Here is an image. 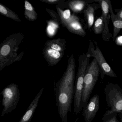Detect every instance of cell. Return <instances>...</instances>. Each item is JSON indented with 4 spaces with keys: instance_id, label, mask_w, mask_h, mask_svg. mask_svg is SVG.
I'll list each match as a JSON object with an SVG mask.
<instances>
[{
    "instance_id": "obj_1",
    "label": "cell",
    "mask_w": 122,
    "mask_h": 122,
    "mask_svg": "<svg viewBox=\"0 0 122 122\" xmlns=\"http://www.w3.org/2000/svg\"><path fill=\"white\" fill-rule=\"evenodd\" d=\"M76 63L72 54L67 61L66 69L54 87V95L59 117L62 122H68L74 94Z\"/></svg>"
},
{
    "instance_id": "obj_2",
    "label": "cell",
    "mask_w": 122,
    "mask_h": 122,
    "mask_svg": "<svg viewBox=\"0 0 122 122\" xmlns=\"http://www.w3.org/2000/svg\"><path fill=\"white\" fill-rule=\"evenodd\" d=\"M89 62V58L85 54L81 55L79 57V67L74 86V111L75 115L79 114L83 109L81 101L84 78Z\"/></svg>"
},
{
    "instance_id": "obj_3",
    "label": "cell",
    "mask_w": 122,
    "mask_h": 122,
    "mask_svg": "<svg viewBox=\"0 0 122 122\" xmlns=\"http://www.w3.org/2000/svg\"><path fill=\"white\" fill-rule=\"evenodd\" d=\"M107 105L111 108L104 115L102 120H105L114 114L122 113V89L117 84L109 83L104 89Z\"/></svg>"
},
{
    "instance_id": "obj_4",
    "label": "cell",
    "mask_w": 122,
    "mask_h": 122,
    "mask_svg": "<svg viewBox=\"0 0 122 122\" xmlns=\"http://www.w3.org/2000/svg\"><path fill=\"white\" fill-rule=\"evenodd\" d=\"M100 73V69L99 64L96 59L94 58L88 66L84 78L81 101L83 109L88 103Z\"/></svg>"
},
{
    "instance_id": "obj_5",
    "label": "cell",
    "mask_w": 122,
    "mask_h": 122,
    "mask_svg": "<svg viewBox=\"0 0 122 122\" xmlns=\"http://www.w3.org/2000/svg\"><path fill=\"white\" fill-rule=\"evenodd\" d=\"M66 40L58 38L46 41L43 50L44 57L51 66H56L64 55Z\"/></svg>"
},
{
    "instance_id": "obj_6",
    "label": "cell",
    "mask_w": 122,
    "mask_h": 122,
    "mask_svg": "<svg viewBox=\"0 0 122 122\" xmlns=\"http://www.w3.org/2000/svg\"><path fill=\"white\" fill-rule=\"evenodd\" d=\"M2 105L3 109L1 117L10 114L16 108L20 100V90L16 84L12 83L6 87L1 91Z\"/></svg>"
},
{
    "instance_id": "obj_7",
    "label": "cell",
    "mask_w": 122,
    "mask_h": 122,
    "mask_svg": "<svg viewBox=\"0 0 122 122\" xmlns=\"http://www.w3.org/2000/svg\"><path fill=\"white\" fill-rule=\"evenodd\" d=\"M24 38V34L19 33L10 35L4 39L0 44V62L17 53Z\"/></svg>"
},
{
    "instance_id": "obj_8",
    "label": "cell",
    "mask_w": 122,
    "mask_h": 122,
    "mask_svg": "<svg viewBox=\"0 0 122 122\" xmlns=\"http://www.w3.org/2000/svg\"><path fill=\"white\" fill-rule=\"evenodd\" d=\"M95 43L96 47L95 49L93 43L92 41H90L88 52L87 53L90 58L92 57L97 60L100 68L102 79H103L105 75L111 77L117 78V76L107 62L100 49L98 47L97 42L95 41Z\"/></svg>"
},
{
    "instance_id": "obj_9",
    "label": "cell",
    "mask_w": 122,
    "mask_h": 122,
    "mask_svg": "<svg viewBox=\"0 0 122 122\" xmlns=\"http://www.w3.org/2000/svg\"><path fill=\"white\" fill-rule=\"evenodd\" d=\"M98 2L102 9V16L104 23V28L102 32V39L105 41H109L112 37V34L109 30V23L110 6L111 2L109 0H99L94 1Z\"/></svg>"
},
{
    "instance_id": "obj_10",
    "label": "cell",
    "mask_w": 122,
    "mask_h": 122,
    "mask_svg": "<svg viewBox=\"0 0 122 122\" xmlns=\"http://www.w3.org/2000/svg\"><path fill=\"white\" fill-rule=\"evenodd\" d=\"M99 107V96H93L83 110V116L85 122H92L95 117Z\"/></svg>"
},
{
    "instance_id": "obj_11",
    "label": "cell",
    "mask_w": 122,
    "mask_h": 122,
    "mask_svg": "<svg viewBox=\"0 0 122 122\" xmlns=\"http://www.w3.org/2000/svg\"><path fill=\"white\" fill-rule=\"evenodd\" d=\"M44 90V88H42L37 94L30 104L25 114L19 122H31L35 111L38 105L39 100L41 97Z\"/></svg>"
},
{
    "instance_id": "obj_12",
    "label": "cell",
    "mask_w": 122,
    "mask_h": 122,
    "mask_svg": "<svg viewBox=\"0 0 122 122\" xmlns=\"http://www.w3.org/2000/svg\"><path fill=\"white\" fill-rule=\"evenodd\" d=\"M65 27L70 32L72 33L82 37H84L86 35V32L80 22L79 18L78 16L69 21L66 25Z\"/></svg>"
},
{
    "instance_id": "obj_13",
    "label": "cell",
    "mask_w": 122,
    "mask_h": 122,
    "mask_svg": "<svg viewBox=\"0 0 122 122\" xmlns=\"http://www.w3.org/2000/svg\"><path fill=\"white\" fill-rule=\"evenodd\" d=\"M100 6V5L97 4H87V6L84 10V16L88 29H90L93 26L94 21L95 12Z\"/></svg>"
},
{
    "instance_id": "obj_14",
    "label": "cell",
    "mask_w": 122,
    "mask_h": 122,
    "mask_svg": "<svg viewBox=\"0 0 122 122\" xmlns=\"http://www.w3.org/2000/svg\"><path fill=\"white\" fill-rule=\"evenodd\" d=\"M56 8L61 23L65 27L69 21L77 16L75 14H71V11L69 9L62 10L58 5H56Z\"/></svg>"
},
{
    "instance_id": "obj_15",
    "label": "cell",
    "mask_w": 122,
    "mask_h": 122,
    "mask_svg": "<svg viewBox=\"0 0 122 122\" xmlns=\"http://www.w3.org/2000/svg\"><path fill=\"white\" fill-rule=\"evenodd\" d=\"M110 13L114 27L112 38L113 41H114L117 34L119 33L121 29H122V20L118 19L112 9V3L110 6Z\"/></svg>"
},
{
    "instance_id": "obj_16",
    "label": "cell",
    "mask_w": 122,
    "mask_h": 122,
    "mask_svg": "<svg viewBox=\"0 0 122 122\" xmlns=\"http://www.w3.org/2000/svg\"><path fill=\"white\" fill-rule=\"evenodd\" d=\"M24 15L30 21H34L38 18V14L32 4L28 0L24 1Z\"/></svg>"
},
{
    "instance_id": "obj_17",
    "label": "cell",
    "mask_w": 122,
    "mask_h": 122,
    "mask_svg": "<svg viewBox=\"0 0 122 122\" xmlns=\"http://www.w3.org/2000/svg\"><path fill=\"white\" fill-rule=\"evenodd\" d=\"M0 14L5 17L14 21L20 22L21 19L18 15L13 11L7 8L5 6L0 3Z\"/></svg>"
},
{
    "instance_id": "obj_18",
    "label": "cell",
    "mask_w": 122,
    "mask_h": 122,
    "mask_svg": "<svg viewBox=\"0 0 122 122\" xmlns=\"http://www.w3.org/2000/svg\"><path fill=\"white\" fill-rule=\"evenodd\" d=\"M87 4L86 1L80 0H73L69 1L68 6L75 13H80L82 11Z\"/></svg>"
},
{
    "instance_id": "obj_19",
    "label": "cell",
    "mask_w": 122,
    "mask_h": 122,
    "mask_svg": "<svg viewBox=\"0 0 122 122\" xmlns=\"http://www.w3.org/2000/svg\"><path fill=\"white\" fill-rule=\"evenodd\" d=\"M47 23L46 34L49 37H52L56 33L59 28V23L53 19L47 21Z\"/></svg>"
},
{
    "instance_id": "obj_20",
    "label": "cell",
    "mask_w": 122,
    "mask_h": 122,
    "mask_svg": "<svg viewBox=\"0 0 122 122\" xmlns=\"http://www.w3.org/2000/svg\"><path fill=\"white\" fill-rule=\"evenodd\" d=\"M24 52H23L18 55L16 53L13 56L1 61L0 62V71L6 66H9L15 62L20 61L22 58Z\"/></svg>"
},
{
    "instance_id": "obj_21",
    "label": "cell",
    "mask_w": 122,
    "mask_h": 122,
    "mask_svg": "<svg viewBox=\"0 0 122 122\" xmlns=\"http://www.w3.org/2000/svg\"><path fill=\"white\" fill-rule=\"evenodd\" d=\"M104 28V23L102 16L98 18L94 23L93 31L96 34H99L103 32Z\"/></svg>"
},
{
    "instance_id": "obj_22",
    "label": "cell",
    "mask_w": 122,
    "mask_h": 122,
    "mask_svg": "<svg viewBox=\"0 0 122 122\" xmlns=\"http://www.w3.org/2000/svg\"><path fill=\"white\" fill-rule=\"evenodd\" d=\"M46 10L47 12L52 17V19H52L57 21L59 23V21H61V20H60V17H59L58 14L56 13L55 11L53 10L47 8L46 9Z\"/></svg>"
},
{
    "instance_id": "obj_23",
    "label": "cell",
    "mask_w": 122,
    "mask_h": 122,
    "mask_svg": "<svg viewBox=\"0 0 122 122\" xmlns=\"http://www.w3.org/2000/svg\"><path fill=\"white\" fill-rule=\"evenodd\" d=\"M40 1L43 3L50 4H58L64 1L61 0H40Z\"/></svg>"
},
{
    "instance_id": "obj_24",
    "label": "cell",
    "mask_w": 122,
    "mask_h": 122,
    "mask_svg": "<svg viewBox=\"0 0 122 122\" xmlns=\"http://www.w3.org/2000/svg\"><path fill=\"white\" fill-rule=\"evenodd\" d=\"M103 122H118V121L116 115H114L110 119L105 120Z\"/></svg>"
},
{
    "instance_id": "obj_25",
    "label": "cell",
    "mask_w": 122,
    "mask_h": 122,
    "mask_svg": "<svg viewBox=\"0 0 122 122\" xmlns=\"http://www.w3.org/2000/svg\"><path fill=\"white\" fill-rule=\"evenodd\" d=\"M115 15L118 19L122 20V8Z\"/></svg>"
},
{
    "instance_id": "obj_26",
    "label": "cell",
    "mask_w": 122,
    "mask_h": 122,
    "mask_svg": "<svg viewBox=\"0 0 122 122\" xmlns=\"http://www.w3.org/2000/svg\"><path fill=\"white\" fill-rule=\"evenodd\" d=\"M120 114V119H121V122H122V113Z\"/></svg>"
}]
</instances>
